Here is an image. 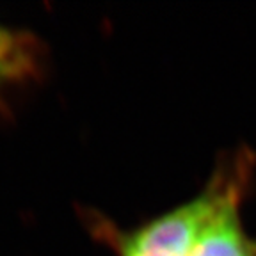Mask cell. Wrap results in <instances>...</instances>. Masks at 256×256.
Listing matches in <instances>:
<instances>
[{
    "label": "cell",
    "instance_id": "obj_1",
    "mask_svg": "<svg viewBox=\"0 0 256 256\" xmlns=\"http://www.w3.org/2000/svg\"><path fill=\"white\" fill-rule=\"evenodd\" d=\"M224 187V168L217 156L203 188L196 196L152 217L132 230L96 219V232L116 256H188L198 233L216 208Z\"/></svg>",
    "mask_w": 256,
    "mask_h": 256
},
{
    "label": "cell",
    "instance_id": "obj_2",
    "mask_svg": "<svg viewBox=\"0 0 256 256\" xmlns=\"http://www.w3.org/2000/svg\"><path fill=\"white\" fill-rule=\"evenodd\" d=\"M224 187L188 256H256V236L244 226L242 206L256 184V152L238 144L219 155Z\"/></svg>",
    "mask_w": 256,
    "mask_h": 256
},
{
    "label": "cell",
    "instance_id": "obj_3",
    "mask_svg": "<svg viewBox=\"0 0 256 256\" xmlns=\"http://www.w3.org/2000/svg\"><path fill=\"white\" fill-rule=\"evenodd\" d=\"M36 70V52L24 32L0 25V88L27 78Z\"/></svg>",
    "mask_w": 256,
    "mask_h": 256
}]
</instances>
